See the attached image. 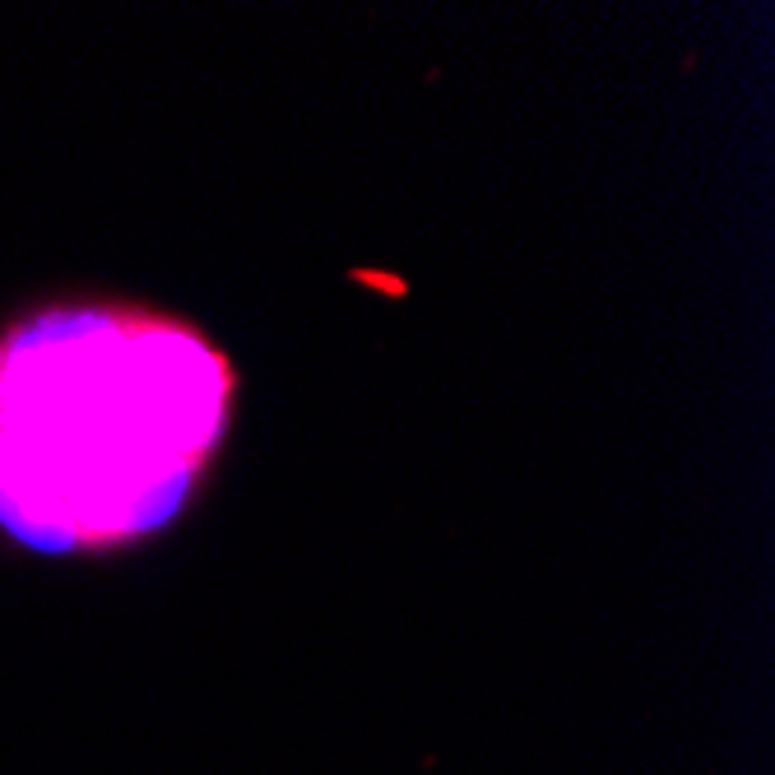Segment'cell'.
Returning <instances> with one entry per match:
<instances>
[{"label":"cell","mask_w":775,"mask_h":775,"mask_svg":"<svg viewBox=\"0 0 775 775\" xmlns=\"http://www.w3.org/2000/svg\"><path fill=\"white\" fill-rule=\"evenodd\" d=\"M154 316L47 298L0 321V534L117 548L154 502ZM168 455V451H163Z\"/></svg>","instance_id":"1"}]
</instances>
